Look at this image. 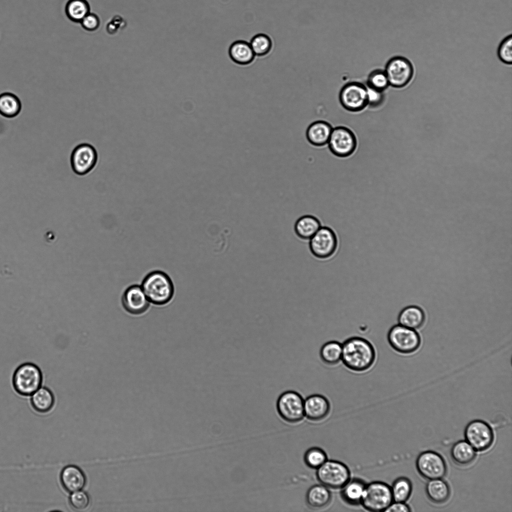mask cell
I'll use <instances>...</instances> for the list:
<instances>
[{"label":"cell","mask_w":512,"mask_h":512,"mask_svg":"<svg viewBox=\"0 0 512 512\" xmlns=\"http://www.w3.org/2000/svg\"><path fill=\"white\" fill-rule=\"evenodd\" d=\"M316 476L320 484L329 488H341L350 478L348 468L343 462L327 460L316 469Z\"/></svg>","instance_id":"8992f818"},{"label":"cell","mask_w":512,"mask_h":512,"mask_svg":"<svg viewBox=\"0 0 512 512\" xmlns=\"http://www.w3.org/2000/svg\"><path fill=\"white\" fill-rule=\"evenodd\" d=\"M328 398L320 394L310 395L304 400V413L307 418L318 421L325 418L330 410Z\"/></svg>","instance_id":"2e32d148"},{"label":"cell","mask_w":512,"mask_h":512,"mask_svg":"<svg viewBox=\"0 0 512 512\" xmlns=\"http://www.w3.org/2000/svg\"><path fill=\"white\" fill-rule=\"evenodd\" d=\"M276 409L280 416L289 423H296L304 416V399L294 390L282 392L276 402Z\"/></svg>","instance_id":"ba28073f"},{"label":"cell","mask_w":512,"mask_h":512,"mask_svg":"<svg viewBox=\"0 0 512 512\" xmlns=\"http://www.w3.org/2000/svg\"><path fill=\"white\" fill-rule=\"evenodd\" d=\"M368 97V106L376 108L382 104L384 100V92L366 86Z\"/></svg>","instance_id":"d590c367"},{"label":"cell","mask_w":512,"mask_h":512,"mask_svg":"<svg viewBox=\"0 0 512 512\" xmlns=\"http://www.w3.org/2000/svg\"><path fill=\"white\" fill-rule=\"evenodd\" d=\"M97 160L96 150L92 146L86 143L77 146L70 156L72 168L75 174L80 176L85 175L92 170Z\"/></svg>","instance_id":"5bb4252c"},{"label":"cell","mask_w":512,"mask_h":512,"mask_svg":"<svg viewBox=\"0 0 512 512\" xmlns=\"http://www.w3.org/2000/svg\"><path fill=\"white\" fill-rule=\"evenodd\" d=\"M387 340L390 347L402 355L411 354L420 348L421 338L414 330L400 324L392 326L387 334Z\"/></svg>","instance_id":"277c9868"},{"label":"cell","mask_w":512,"mask_h":512,"mask_svg":"<svg viewBox=\"0 0 512 512\" xmlns=\"http://www.w3.org/2000/svg\"><path fill=\"white\" fill-rule=\"evenodd\" d=\"M411 510L410 506L404 502H394L385 510L386 512H409Z\"/></svg>","instance_id":"f35d334b"},{"label":"cell","mask_w":512,"mask_h":512,"mask_svg":"<svg viewBox=\"0 0 512 512\" xmlns=\"http://www.w3.org/2000/svg\"><path fill=\"white\" fill-rule=\"evenodd\" d=\"M64 10L67 18L70 20L80 23L90 12V7L87 0H68Z\"/></svg>","instance_id":"83f0119b"},{"label":"cell","mask_w":512,"mask_h":512,"mask_svg":"<svg viewBox=\"0 0 512 512\" xmlns=\"http://www.w3.org/2000/svg\"><path fill=\"white\" fill-rule=\"evenodd\" d=\"M366 486V484L363 480L358 478H350L341 488V497L344 502L349 504H360Z\"/></svg>","instance_id":"7402d4cb"},{"label":"cell","mask_w":512,"mask_h":512,"mask_svg":"<svg viewBox=\"0 0 512 512\" xmlns=\"http://www.w3.org/2000/svg\"><path fill=\"white\" fill-rule=\"evenodd\" d=\"M390 486L381 481L366 484L360 504L367 510L384 512L392 502Z\"/></svg>","instance_id":"5b68a950"},{"label":"cell","mask_w":512,"mask_h":512,"mask_svg":"<svg viewBox=\"0 0 512 512\" xmlns=\"http://www.w3.org/2000/svg\"><path fill=\"white\" fill-rule=\"evenodd\" d=\"M320 357L322 362L329 366H334L342 362V344L336 340L325 342L320 350Z\"/></svg>","instance_id":"d4e9b609"},{"label":"cell","mask_w":512,"mask_h":512,"mask_svg":"<svg viewBox=\"0 0 512 512\" xmlns=\"http://www.w3.org/2000/svg\"><path fill=\"white\" fill-rule=\"evenodd\" d=\"M122 303L128 312L133 315H140L148 310L150 302L141 286L133 284L124 292Z\"/></svg>","instance_id":"9a60e30c"},{"label":"cell","mask_w":512,"mask_h":512,"mask_svg":"<svg viewBox=\"0 0 512 512\" xmlns=\"http://www.w3.org/2000/svg\"><path fill=\"white\" fill-rule=\"evenodd\" d=\"M125 26L126 22L123 18L116 16L107 24L106 30L108 33L112 34L116 32L118 30L122 29Z\"/></svg>","instance_id":"74e56055"},{"label":"cell","mask_w":512,"mask_h":512,"mask_svg":"<svg viewBox=\"0 0 512 512\" xmlns=\"http://www.w3.org/2000/svg\"><path fill=\"white\" fill-rule=\"evenodd\" d=\"M426 492L432 502L441 504L450 498V490L448 484L442 478L429 480L426 486Z\"/></svg>","instance_id":"603a6c76"},{"label":"cell","mask_w":512,"mask_h":512,"mask_svg":"<svg viewBox=\"0 0 512 512\" xmlns=\"http://www.w3.org/2000/svg\"><path fill=\"white\" fill-rule=\"evenodd\" d=\"M464 436L466 440L476 451L488 450L492 444L494 436L490 426L481 420H474L466 426Z\"/></svg>","instance_id":"7c38bea8"},{"label":"cell","mask_w":512,"mask_h":512,"mask_svg":"<svg viewBox=\"0 0 512 512\" xmlns=\"http://www.w3.org/2000/svg\"><path fill=\"white\" fill-rule=\"evenodd\" d=\"M304 459L308 466L316 470L328 460V458L323 450L318 447H312L306 452Z\"/></svg>","instance_id":"4dcf8cb0"},{"label":"cell","mask_w":512,"mask_h":512,"mask_svg":"<svg viewBox=\"0 0 512 512\" xmlns=\"http://www.w3.org/2000/svg\"><path fill=\"white\" fill-rule=\"evenodd\" d=\"M30 396L32 406L38 412H46L50 411L54 405V395L48 388L41 386Z\"/></svg>","instance_id":"4316f807"},{"label":"cell","mask_w":512,"mask_h":512,"mask_svg":"<svg viewBox=\"0 0 512 512\" xmlns=\"http://www.w3.org/2000/svg\"><path fill=\"white\" fill-rule=\"evenodd\" d=\"M425 320L424 312L421 308L416 305H410L402 308L398 318V324L414 330L422 327Z\"/></svg>","instance_id":"44dd1931"},{"label":"cell","mask_w":512,"mask_h":512,"mask_svg":"<svg viewBox=\"0 0 512 512\" xmlns=\"http://www.w3.org/2000/svg\"><path fill=\"white\" fill-rule=\"evenodd\" d=\"M322 226V223L317 217L310 214H304L301 215L295 221L294 231L298 239L308 240Z\"/></svg>","instance_id":"d6986e66"},{"label":"cell","mask_w":512,"mask_h":512,"mask_svg":"<svg viewBox=\"0 0 512 512\" xmlns=\"http://www.w3.org/2000/svg\"><path fill=\"white\" fill-rule=\"evenodd\" d=\"M390 86L401 88L410 84L414 78V68L411 61L402 56L391 58L385 67Z\"/></svg>","instance_id":"9c48e42d"},{"label":"cell","mask_w":512,"mask_h":512,"mask_svg":"<svg viewBox=\"0 0 512 512\" xmlns=\"http://www.w3.org/2000/svg\"><path fill=\"white\" fill-rule=\"evenodd\" d=\"M376 358L374 346L364 338L353 336L342 343V362L352 372L363 374L368 372L375 364Z\"/></svg>","instance_id":"6da1fadb"},{"label":"cell","mask_w":512,"mask_h":512,"mask_svg":"<svg viewBox=\"0 0 512 512\" xmlns=\"http://www.w3.org/2000/svg\"><path fill=\"white\" fill-rule=\"evenodd\" d=\"M250 46L255 55L262 56L270 51L272 43L270 38L264 34H258L252 39Z\"/></svg>","instance_id":"1f68e13d"},{"label":"cell","mask_w":512,"mask_h":512,"mask_svg":"<svg viewBox=\"0 0 512 512\" xmlns=\"http://www.w3.org/2000/svg\"><path fill=\"white\" fill-rule=\"evenodd\" d=\"M416 464L420 474L428 480L442 478L446 474L447 466L444 460L435 452H422L417 457Z\"/></svg>","instance_id":"8fae6325"},{"label":"cell","mask_w":512,"mask_h":512,"mask_svg":"<svg viewBox=\"0 0 512 512\" xmlns=\"http://www.w3.org/2000/svg\"><path fill=\"white\" fill-rule=\"evenodd\" d=\"M390 489L394 502H405L411 495L412 484L408 478L400 477L393 482Z\"/></svg>","instance_id":"f546056e"},{"label":"cell","mask_w":512,"mask_h":512,"mask_svg":"<svg viewBox=\"0 0 512 512\" xmlns=\"http://www.w3.org/2000/svg\"><path fill=\"white\" fill-rule=\"evenodd\" d=\"M450 456L453 461L460 466L472 464L476 456V450L466 441L460 440L452 446Z\"/></svg>","instance_id":"cb8c5ba5"},{"label":"cell","mask_w":512,"mask_h":512,"mask_svg":"<svg viewBox=\"0 0 512 512\" xmlns=\"http://www.w3.org/2000/svg\"><path fill=\"white\" fill-rule=\"evenodd\" d=\"M82 28L89 32L96 30L100 25V20L97 14L90 12L80 22Z\"/></svg>","instance_id":"8d00e7d4"},{"label":"cell","mask_w":512,"mask_h":512,"mask_svg":"<svg viewBox=\"0 0 512 512\" xmlns=\"http://www.w3.org/2000/svg\"><path fill=\"white\" fill-rule=\"evenodd\" d=\"M22 108L21 102L18 98L10 92H4L0 94V114L8 118L18 116Z\"/></svg>","instance_id":"f1b7e54d"},{"label":"cell","mask_w":512,"mask_h":512,"mask_svg":"<svg viewBox=\"0 0 512 512\" xmlns=\"http://www.w3.org/2000/svg\"><path fill=\"white\" fill-rule=\"evenodd\" d=\"M229 54L234 62L241 65L250 64L255 56L250 44L242 40L236 41L232 44L229 49Z\"/></svg>","instance_id":"484cf974"},{"label":"cell","mask_w":512,"mask_h":512,"mask_svg":"<svg viewBox=\"0 0 512 512\" xmlns=\"http://www.w3.org/2000/svg\"><path fill=\"white\" fill-rule=\"evenodd\" d=\"M332 498L329 488L320 484L313 485L308 488L306 501L310 508L320 510L327 506L331 502Z\"/></svg>","instance_id":"ffe728a7"},{"label":"cell","mask_w":512,"mask_h":512,"mask_svg":"<svg viewBox=\"0 0 512 512\" xmlns=\"http://www.w3.org/2000/svg\"><path fill=\"white\" fill-rule=\"evenodd\" d=\"M333 128L330 122L324 120L312 122L308 126L306 132L308 142L315 146L327 144Z\"/></svg>","instance_id":"ac0fdd59"},{"label":"cell","mask_w":512,"mask_h":512,"mask_svg":"<svg viewBox=\"0 0 512 512\" xmlns=\"http://www.w3.org/2000/svg\"><path fill=\"white\" fill-rule=\"evenodd\" d=\"M328 148L334 156L344 158L351 156L357 147V139L354 132L342 126L333 128L328 142Z\"/></svg>","instance_id":"30bf717a"},{"label":"cell","mask_w":512,"mask_h":512,"mask_svg":"<svg viewBox=\"0 0 512 512\" xmlns=\"http://www.w3.org/2000/svg\"><path fill=\"white\" fill-rule=\"evenodd\" d=\"M339 100L348 111L356 112L364 110L368 106L366 86L358 82L346 84L340 92Z\"/></svg>","instance_id":"4fadbf2b"},{"label":"cell","mask_w":512,"mask_h":512,"mask_svg":"<svg viewBox=\"0 0 512 512\" xmlns=\"http://www.w3.org/2000/svg\"><path fill=\"white\" fill-rule=\"evenodd\" d=\"M70 504L76 510L81 511L86 509L90 502V497L85 492L80 490L72 492L69 498Z\"/></svg>","instance_id":"e575fe53"},{"label":"cell","mask_w":512,"mask_h":512,"mask_svg":"<svg viewBox=\"0 0 512 512\" xmlns=\"http://www.w3.org/2000/svg\"><path fill=\"white\" fill-rule=\"evenodd\" d=\"M366 86L382 92L386 90L390 83L384 70L372 71L368 76Z\"/></svg>","instance_id":"d6a6232c"},{"label":"cell","mask_w":512,"mask_h":512,"mask_svg":"<svg viewBox=\"0 0 512 512\" xmlns=\"http://www.w3.org/2000/svg\"><path fill=\"white\" fill-rule=\"evenodd\" d=\"M312 254L320 259H326L336 252L338 239L336 232L330 227L322 226L309 240Z\"/></svg>","instance_id":"52a82bcc"},{"label":"cell","mask_w":512,"mask_h":512,"mask_svg":"<svg viewBox=\"0 0 512 512\" xmlns=\"http://www.w3.org/2000/svg\"><path fill=\"white\" fill-rule=\"evenodd\" d=\"M498 56L503 63L511 65L512 64V36L505 37L500 44L498 48Z\"/></svg>","instance_id":"836d02e7"},{"label":"cell","mask_w":512,"mask_h":512,"mask_svg":"<svg viewBox=\"0 0 512 512\" xmlns=\"http://www.w3.org/2000/svg\"><path fill=\"white\" fill-rule=\"evenodd\" d=\"M60 480L64 489L69 492L82 490L86 484V476L78 466L70 464L64 466L60 474Z\"/></svg>","instance_id":"e0dca14e"},{"label":"cell","mask_w":512,"mask_h":512,"mask_svg":"<svg viewBox=\"0 0 512 512\" xmlns=\"http://www.w3.org/2000/svg\"><path fill=\"white\" fill-rule=\"evenodd\" d=\"M42 375L40 368L35 364L26 362L19 366L12 376L14 390L20 395L30 396L42 386Z\"/></svg>","instance_id":"3957f363"},{"label":"cell","mask_w":512,"mask_h":512,"mask_svg":"<svg viewBox=\"0 0 512 512\" xmlns=\"http://www.w3.org/2000/svg\"><path fill=\"white\" fill-rule=\"evenodd\" d=\"M141 287L150 302L158 306L168 303L174 292L173 282L164 272L154 270L143 279Z\"/></svg>","instance_id":"7a4b0ae2"}]
</instances>
